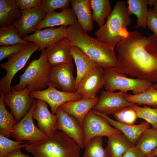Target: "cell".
<instances>
[{
	"label": "cell",
	"instance_id": "34",
	"mask_svg": "<svg viewBox=\"0 0 157 157\" xmlns=\"http://www.w3.org/2000/svg\"><path fill=\"white\" fill-rule=\"evenodd\" d=\"M129 106L135 111L138 118L144 120L151 124L152 128L157 129V108L141 107L135 104Z\"/></svg>",
	"mask_w": 157,
	"mask_h": 157
},
{
	"label": "cell",
	"instance_id": "18",
	"mask_svg": "<svg viewBox=\"0 0 157 157\" xmlns=\"http://www.w3.org/2000/svg\"><path fill=\"white\" fill-rule=\"evenodd\" d=\"M36 100V107L32 114L33 119L37 121L39 129L49 136L57 131V116L50 112L46 102L39 99Z\"/></svg>",
	"mask_w": 157,
	"mask_h": 157
},
{
	"label": "cell",
	"instance_id": "16",
	"mask_svg": "<svg viewBox=\"0 0 157 157\" xmlns=\"http://www.w3.org/2000/svg\"><path fill=\"white\" fill-rule=\"evenodd\" d=\"M20 11L22 13L21 18L13 25L17 28L19 36L23 38L34 32L36 27L45 18L47 14L40 6Z\"/></svg>",
	"mask_w": 157,
	"mask_h": 157
},
{
	"label": "cell",
	"instance_id": "30",
	"mask_svg": "<svg viewBox=\"0 0 157 157\" xmlns=\"http://www.w3.org/2000/svg\"><path fill=\"white\" fill-rule=\"evenodd\" d=\"M0 93V134L8 138L17 123L13 114L6 108L4 102L5 93L2 92Z\"/></svg>",
	"mask_w": 157,
	"mask_h": 157
},
{
	"label": "cell",
	"instance_id": "23",
	"mask_svg": "<svg viewBox=\"0 0 157 157\" xmlns=\"http://www.w3.org/2000/svg\"><path fill=\"white\" fill-rule=\"evenodd\" d=\"M72 8L77 18V22L86 32L93 28L90 0H70Z\"/></svg>",
	"mask_w": 157,
	"mask_h": 157
},
{
	"label": "cell",
	"instance_id": "20",
	"mask_svg": "<svg viewBox=\"0 0 157 157\" xmlns=\"http://www.w3.org/2000/svg\"><path fill=\"white\" fill-rule=\"evenodd\" d=\"M77 22L76 16L72 8L65 9L60 12L54 10L47 14L45 18L36 27L35 30L57 26L67 27Z\"/></svg>",
	"mask_w": 157,
	"mask_h": 157
},
{
	"label": "cell",
	"instance_id": "13",
	"mask_svg": "<svg viewBox=\"0 0 157 157\" xmlns=\"http://www.w3.org/2000/svg\"><path fill=\"white\" fill-rule=\"evenodd\" d=\"M104 69L99 65L86 73L78 84L76 92L83 99L96 97L104 85Z\"/></svg>",
	"mask_w": 157,
	"mask_h": 157
},
{
	"label": "cell",
	"instance_id": "3",
	"mask_svg": "<svg viewBox=\"0 0 157 157\" xmlns=\"http://www.w3.org/2000/svg\"><path fill=\"white\" fill-rule=\"evenodd\" d=\"M34 157H80L81 148L72 138L61 131L25 147Z\"/></svg>",
	"mask_w": 157,
	"mask_h": 157
},
{
	"label": "cell",
	"instance_id": "32",
	"mask_svg": "<svg viewBox=\"0 0 157 157\" xmlns=\"http://www.w3.org/2000/svg\"><path fill=\"white\" fill-rule=\"evenodd\" d=\"M125 99L127 101L134 104L157 106V89L152 86L138 94H127Z\"/></svg>",
	"mask_w": 157,
	"mask_h": 157
},
{
	"label": "cell",
	"instance_id": "10",
	"mask_svg": "<svg viewBox=\"0 0 157 157\" xmlns=\"http://www.w3.org/2000/svg\"><path fill=\"white\" fill-rule=\"evenodd\" d=\"M82 128L85 145L94 137L104 136L108 137L113 134L122 133L119 130L111 126L102 117L94 113L92 110L85 116Z\"/></svg>",
	"mask_w": 157,
	"mask_h": 157
},
{
	"label": "cell",
	"instance_id": "33",
	"mask_svg": "<svg viewBox=\"0 0 157 157\" xmlns=\"http://www.w3.org/2000/svg\"><path fill=\"white\" fill-rule=\"evenodd\" d=\"M102 137H94L85 144L83 157H108L103 147Z\"/></svg>",
	"mask_w": 157,
	"mask_h": 157
},
{
	"label": "cell",
	"instance_id": "43",
	"mask_svg": "<svg viewBox=\"0 0 157 157\" xmlns=\"http://www.w3.org/2000/svg\"><path fill=\"white\" fill-rule=\"evenodd\" d=\"M154 7V10L157 13V0H150L149 5Z\"/></svg>",
	"mask_w": 157,
	"mask_h": 157
},
{
	"label": "cell",
	"instance_id": "5",
	"mask_svg": "<svg viewBox=\"0 0 157 157\" xmlns=\"http://www.w3.org/2000/svg\"><path fill=\"white\" fill-rule=\"evenodd\" d=\"M41 51L40 57L32 60L23 73L19 76V82L13 87L15 89L19 90L28 87L31 92L44 90L48 86L51 66L46 49Z\"/></svg>",
	"mask_w": 157,
	"mask_h": 157
},
{
	"label": "cell",
	"instance_id": "25",
	"mask_svg": "<svg viewBox=\"0 0 157 157\" xmlns=\"http://www.w3.org/2000/svg\"><path fill=\"white\" fill-rule=\"evenodd\" d=\"M22 15L16 0H0V27L13 25Z\"/></svg>",
	"mask_w": 157,
	"mask_h": 157
},
{
	"label": "cell",
	"instance_id": "35",
	"mask_svg": "<svg viewBox=\"0 0 157 157\" xmlns=\"http://www.w3.org/2000/svg\"><path fill=\"white\" fill-rule=\"evenodd\" d=\"M29 143V142L26 141H14L0 134V157H7L13 151L19 148H25Z\"/></svg>",
	"mask_w": 157,
	"mask_h": 157
},
{
	"label": "cell",
	"instance_id": "44",
	"mask_svg": "<svg viewBox=\"0 0 157 157\" xmlns=\"http://www.w3.org/2000/svg\"><path fill=\"white\" fill-rule=\"evenodd\" d=\"M150 154L153 156L157 157V147L153 150Z\"/></svg>",
	"mask_w": 157,
	"mask_h": 157
},
{
	"label": "cell",
	"instance_id": "42",
	"mask_svg": "<svg viewBox=\"0 0 157 157\" xmlns=\"http://www.w3.org/2000/svg\"><path fill=\"white\" fill-rule=\"evenodd\" d=\"M21 148H19L13 151L8 155L7 157H31L23 153Z\"/></svg>",
	"mask_w": 157,
	"mask_h": 157
},
{
	"label": "cell",
	"instance_id": "11",
	"mask_svg": "<svg viewBox=\"0 0 157 157\" xmlns=\"http://www.w3.org/2000/svg\"><path fill=\"white\" fill-rule=\"evenodd\" d=\"M73 63L51 66L48 85L68 92L76 91L77 85L73 75Z\"/></svg>",
	"mask_w": 157,
	"mask_h": 157
},
{
	"label": "cell",
	"instance_id": "24",
	"mask_svg": "<svg viewBox=\"0 0 157 157\" xmlns=\"http://www.w3.org/2000/svg\"><path fill=\"white\" fill-rule=\"evenodd\" d=\"M108 138L105 149L108 157H122L128 149L135 145L122 133L113 134Z\"/></svg>",
	"mask_w": 157,
	"mask_h": 157
},
{
	"label": "cell",
	"instance_id": "37",
	"mask_svg": "<svg viewBox=\"0 0 157 157\" xmlns=\"http://www.w3.org/2000/svg\"><path fill=\"white\" fill-rule=\"evenodd\" d=\"M69 0H41L40 7L47 14L60 9L61 11L70 8Z\"/></svg>",
	"mask_w": 157,
	"mask_h": 157
},
{
	"label": "cell",
	"instance_id": "14",
	"mask_svg": "<svg viewBox=\"0 0 157 157\" xmlns=\"http://www.w3.org/2000/svg\"><path fill=\"white\" fill-rule=\"evenodd\" d=\"M126 92H114L107 90L101 92L98 101L92 110L107 115H113L120 109L134 104L127 101Z\"/></svg>",
	"mask_w": 157,
	"mask_h": 157
},
{
	"label": "cell",
	"instance_id": "31",
	"mask_svg": "<svg viewBox=\"0 0 157 157\" xmlns=\"http://www.w3.org/2000/svg\"><path fill=\"white\" fill-rule=\"evenodd\" d=\"M29 42L21 38L16 27L13 25L0 28V45L8 46L17 44H26Z\"/></svg>",
	"mask_w": 157,
	"mask_h": 157
},
{
	"label": "cell",
	"instance_id": "12",
	"mask_svg": "<svg viewBox=\"0 0 157 157\" xmlns=\"http://www.w3.org/2000/svg\"><path fill=\"white\" fill-rule=\"evenodd\" d=\"M45 90L31 92L30 95L33 99L42 100L48 104L52 113L56 115L58 108L63 104L82 98L77 92H68L57 90L55 87L48 85Z\"/></svg>",
	"mask_w": 157,
	"mask_h": 157
},
{
	"label": "cell",
	"instance_id": "15",
	"mask_svg": "<svg viewBox=\"0 0 157 157\" xmlns=\"http://www.w3.org/2000/svg\"><path fill=\"white\" fill-rule=\"evenodd\" d=\"M56 128L74 140L81 149L84 148L85 138L82 127L74 117L67 113L60 107L56 110Z\"/></svg>",
	"mask_w": 157,
	"mask_h": 157
},
{
	"label": "cell",
	"instance_id": "27",
	"mask_svg": "<svg viewBox=\"0 0 157 157\" xmlns=\"http://www.w3.org/2000/svg\"><path fill=\"white\" fill-rule=\"evenodd\" d=\"M127 11L129 15H134L137 18V24L134 27L145 29L148 14L147 7L149 0H128Z\"/></svg>",
	"mask_w": 157,
	"mask_h": 157
},
{
	"label": "cell",
	"instance_id": "7",
	"mask_svg": "<svg viewBox=\"0 0 157 157\" xmlns=\"http://www.w3.org/2000/svg\"><path fill=\"white\" fill-rule=\"evenodd\" d=\"M39 49L36 44L30 42L21 52L10 56L6 62L0 64V67L5 70L6 74L0 80V92L7 94L11 92V82L14 76L24 67L32 54Z\"/></svg>",
	"mask_w": 157,
	"mask_h": 157
},
{
	"label": "cell",
	"instance_id": "19",
	"mask_svg": "<svg viewBox=\"0 0 157 157\" xmlns=\"http://www.w3.org/2000/svg\"><path fill=\"white\" fill-rule=\"evenodd\" d=\"M71 45L68 40L64 37L47 48L48 59L51 66L72 63Z\"/></svg>",
	"mask_w": 157,
	"mask_h": 157
},
{
	"label": "cell",
	"instance_id": "46",
	"mask_svg": "<svg viewBox=\"0 0 157 157\" xmlns=\"http://www.w3.org/2000/svg\"><path fill=\"white\" fill-rule=\"evenodd\" d=\"M146 157H157L153 156H152V155L149 154V155H147V156H146Z\"/></svg>",
	"mask_w": 157,
	"mask_h": 157
},
{
	"label": "cell",
	"instance_id": "36",
	"mask_svg": "<svg viewBox=\"0 0 157 157\" xmlns=\"http://www.w3.org/2000/svg\"><path fill=\"white\" fill-rule=\"evenodd\" d=\"M113 115L117 121L129 124H134L138 118L135 111L130 106L120 109Z\"/></svg>",
	"mask_w": 157,
	"mask_h": 157
},
{
	"label": "cell",
	"instance_id": "26",
	"mask_svg": "<svg viewBox=\"0 0 157 157\" xmlns=\"http://www.w3.org/2000/svg\"><path fill=\"white\" fill-rule=\"evenodd\" d=\"M71 48L76 68L77 75L75 79L77 87L78 83L84 74L98 65L76 47L71 45Z\"/></svg>",
	"mask_w": 157,
	"mask_h": 157
},
{
	"label": "cell",
	"instance_id": "28",
	"mask_svg": "<svg viewBox=\"0 0 157 157\" xmlns=\"http://www.w3.org/2000/svg\"><path fill=\"white\" fill-rule=\"evenodd\" d=\"M135 145L145 157L157 147V129L149 128L139 137Z\"/></svg>",
	"mask_w": 157,
	"mask_h": 157
},
{
	"label": "cell",
	"instance_id": "45",
	"mask_svg": "<svg viewBox=\"0 0 157 157\" xmlns=\"http://www.w3.org/2000/svg\"><path fill=\"white\" fill-rule=\"evenodd\" d=\"M152 86L155 88L157 89V83L153 85Z\"/></svg>",
	"mask_w": 157,
	"mask_h": 157
},
{
	"label": "cell",
	"instance_id": "39",
	"mask_svg": "<svg viewBox=\"0 0 157 157\" xmlns=\"http://www.w3.org/2000/svg\"><path fill=\"white\" fill-rule=\"evenodd\" d=\"M148 10L147 26L157 36V13L151 8Z\"/></svg>",
	"mask_w": 157,
	"mask_h": 157
},
{
	"label": "cell",
	"instance_id": "6",
	"mask_svg": "<svg viewBox=\"0 0 157 157\" xmlns=\"http://www.w3.org/2000/svg\"><path fill=\"white\" fill-rule=\"evenodd\" d=\"M104 85L106 90L132 91L134 94L141 93L153 85L152 82L144 79L133 78L117 71L115 67L104 69Z\"/></svg>",
	"mask_w": 157,
	"mask_h": 157
},
{
	"label": "cell",
	"instance_id": "8",
	"mask_svg": "<svg viewBox=\"0 0 157 157\" xmlns=\"http://www.w3.org/2000/svg\"><path fill=\"white\" fill-rule=\"evenodd\" d=\"M36 103L37 100H35L28 113L14 126L11 136L16 141L23 142L28 140L30 143H33L48 137L47 135L36 127L34 123L32 114Z\"/></svg>",
	"mask_w": 157,
	"mask_h": 157
},
{
	"label": "cell",
	"instance_id": "9",
	"mask_svg": "<svg viewBox=\"0 0 157 157\" xmlns=\"http://www.w3.org/2000/svg\"><path fill=\"white\" fill-rule=\"evenodd\" d=\"M30 92L28 87L19 90H16L11 87V92L4 94L5 105L9 107L16 123L28 113L35 100L30 96Z\"/></svg>",
	"mask_w": 157,
	"mask_h": 157
},
{
	"label": "cell",
	"instance_id": "38",
	"mask_svg": "<svg viewBox=\"0 0 157 157\" xmlns=\"http://www.w3.org/2000/svg\"><path fill=\"white\" fill-rule=\"evenodd\" d=\"M26 44H17L8 46H0V60L21 52Z\"/></svg>",
	"mask_w": 157,
	"mask_h": 157
},
{
	"label": "cell",
	"instance_id": "41",
	"mask_svg": "<svg viewBox=\"0 0 157 157\" xmlns=\"http://www.w3.org/2000/svg\"><path fill=\"white\" fill-rule=\"evenodd\" d=\"M122 157H146L134 145L128 149Z\"/></svg>",
	"mask_w": 157,
	"mask_h": 157
},
{
	"label": "cell",
	"instance_id": "21",
	"mask_svg": "<svg viewBox=\"0 0 157 157\" xmlns=\"http://www.w3.org/2000/svg\"><path fill=\"white\" fill-rule=\"evenodd\" d=\"M98 99L99 97L97 96L92 98H82L66 102L60 107L64 111L76 118L82 127L85 116L92 110Z\"/></svg>",
	"mask_w": 157,
	"mask_h": 157
},
{
	"label": "cell",
	"instance_id": "4",
	"mask_svg": "<svg viewBox=\"0 0 157 157\" xmlns=\"http://www.w3.org/2000/svg\"><path fill=\"white\" fill-rule=\"evenodd\" d=\"M131 23L126 1L119 0L115 3L106 22L99 28L95 35L103 43L115 48L119 42L128 35L129 31L127 27Z\"/></svg>",
	"mask_w": 157,
	"mask_h": 157
},
{
	"label": "cell",
	"instance_id": "40",
	"mask_svg": "<svg viewBox=\"0 0 157 157\" xmlns=\"http://www.w3.org/2000/svg\"><path fill=\"white\" fill-rule=\"evenodd\" d=\"M19 9L25 10L40 6L41 0H16Z\"/></svg>",
	"mask_w": 157,
	"mask_h": 157
},
{
	"label": "cell",
	"instance_id": "2",
	"mask_svg": "<svg viewBox=\"0 0 157 157\" xmlns=\"http://www.w3.org/2000/svg\"><path fill=\"white\" fill-rule=\"evenodd\" d=\"M82 28L78 22L67 27L65 37L71 45L78 47L104 69L116 67L118 60L113 48L92 37Z\"/></svg>",
	"mask_w": 157,
	"mask_h": 157
},
{
	"label": "cell",
	"instance_id": "22",
	"mask_svg": "<svg viewBox=\"0 0 157 157\" xmlns=\"http://www.w3.org/2000/svg\"><path fill=\"white\" fill-rule=\"evenodd\" d=\"M92 110L110 125L120 131L135 145L140 135L146 129L150 128V124L146 122H142L138 125L122 123L113 119L108 115Z\"/></svg>",
	"mask_w": 157,
	"mask_h": 157
},
{
	"label": "cell",
	"instance_id": "1",
	"mask_svg": "<svg viewBox=\"0 0 157 157\" xmlns=\"http://www.w3.org/2000/svg\"><path fill=\"white\" fill-rule=\"evenodd\" d=\"M116 49L117 71L157 83V36H144L137 30L129 31Z\"/></svg>",
	"mask_w": 157,
	"mask_h": 157
},
{
	"label": "cell",
	"instance_id": "17",
	"mask_svg": "<svg viewBox=\"0 0 157 157\" xmlns=\"http://www.w3.org/2000/svg\"><path fill=\"white\" fill-rule=\"evenodd\" d=\"M67 27L48 28L37 29L29 35L22 38L25 41L33 42L38 46L40 51L50 46L61 39L65 37Z\"/></svg>",
	"mask_w": 157,
	"mask_h": 157
},
{
	"label": "cell",
	"instance_id": "29",
	"mask_svg": "<svg viewBox=\"0 0 157 157\" xmlns=\"http://www.w3.org/2000/svg\"><path fill=\"white\" fill-rule=\"evenodd\" d=\"M90 6L93 21L99 27L103 26L106 19L109 16L113 9L109 0H90Z\"/></svg>",
	"mask_w": 157,
	"mask_h": 157
}]
</instances>
